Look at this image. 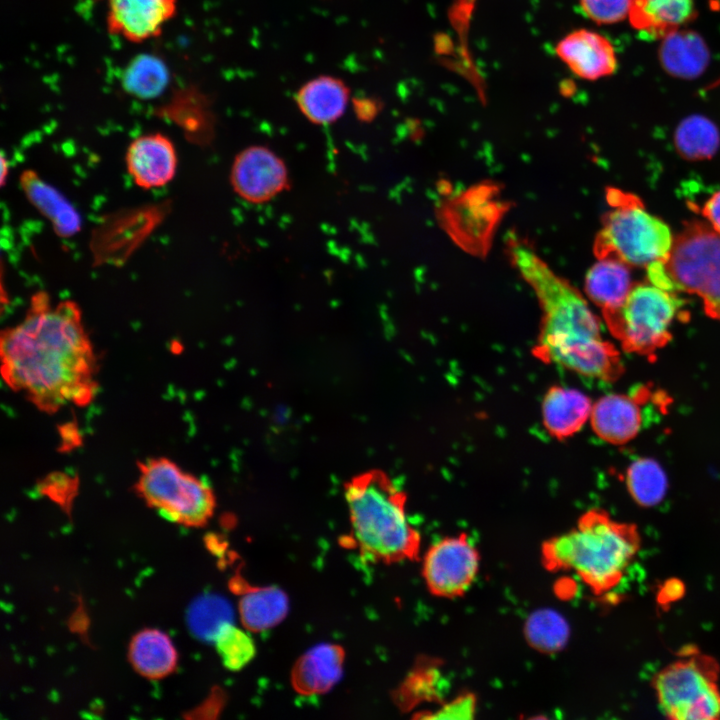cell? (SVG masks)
I'll use <instances>...</instances> for the list:
<instances>
[{
    "mask_svg": "<svg viewBox=\"0 0 720 720\" xmlns=\"http://www.w3.org/2000/svg\"><path fill=\"white\" fill-rule=\"evenodd\" d=\"M344 659L343 648L336 644L322 643L310 648L292 669L294 690L302 695L326 693L340 680Z\"/></svg>",
    "mask_w": 720,
    "mask_h": 720,
    "instance_id": "2e32d148",
    "label": "cell"
},
{
    "mask_svg": "<svg viewBox=\"0 0 720 720\" xmlns=\"http://www.w3.org/2000/svg\"><path fill=\"white\" fill-rule=\"evenodd\" d=\"M129 660L134 669L148 679H160L174 671L176 650L164 632L145 629L132 638Z\"/></svg>",
    "mask_w": 720,
    "mask_h": 720,
    "instance_id": "cb8c5ba5",
    "label": "cell"
},
{
    "mask_svg": "<svg viewBox=\"0 0 720 720\" xmlns=\"http://www.w3.org/2000/svg\"><path fill=\"white\" fill-rule=\"evenodd\" d=\"M122 87L129 95L139 99H153L166 89L169 71L157 56L142 54L134 57L122 74Z\"/></svg>",
    "mask_w": 720,
    "mask_h": 720,
    "instance_id": "484cf974",
    "label": "cell"
},
{
    "mask_svg": "<svg viewBox=\"0 0 720 720\" xmlns=\"http://www.w3.org/2000/svg\"><path fill=\"white\" fill-rule=\"evenodd\" d=\"M648 281L664 290L697 295L705 313L720 321V233L691 220L673 237L669 254L647 268Z\"/></svg>",
    "mask_w": 720,
    "mask_h": 720,
    "instance_id": "5b68a950",
    "label": "cell"
},
{
    "mask_svg": "<svg viewBox=\"0 0 720 720\" xmlns=\"http://www.w3.org/2000/svg\"><path fill=\"white\" fill-rule=\"evenodd\" d=\"M584 15L599 25H611L628 19L631 0H579Z\"/></svg>",
    "mask_w": 720,
    "mask_h": 720,
    "instance_id": "d6a6232c",
    "label": "cell"
},
{
    "mask_svg": "<svg viewBox=\"0 0 720 720\" xmlns=\"http://www.w3.org/2000/svg\"><path fill=\"white\" fill-rule=\"evenodd\" d=\"M232 587L239 594V614L245 629L261 632L279 624L287 615L286 593L276 586H252L235 577Z\"/></svg>",
    "mask_w": 720,
    "mask_h": 720,
    "instance_id": "ac0fdd59",
    "label": "cell"
},
{
    "mask_svg": "<svg viewBox=\"0 0 720 720\" xmlns=\"http://www.w3.org/2000/svg\"><path fill=\"white\" fill-rule=\"evenodd\" d=\"M625 482L635 502L644 507L661 503L668 489L666 473L651 458H639L631 463L626 471Z\"/></svg>",
    "mask_w": 720,
    "mask_h": 720,
    "instance_id": "4316f807",
    "label": "cell"
},
{
    "mask_svg": "<svg viewBox=\"0 0 720 720\" xmlns=\"http://www.w3.org/2000/svg\"><path fill=\"white\" fill-rule=\"evenodd\" d=\"M591 411V401L582 392L553 386L543 398V425L553 437L562 440L578 432L590 418Z\"/></svg>",
    "mask_w": 720,
    "mask_h": 720,
    "instance_id": "ffe728a7",
    "label": "cell"
},
{
    "mask_svg": "<svg viewBox=\"0 0 720 720\" xmlns=\"http://www.w3.org/2000/svg\"><path fill=\"white\" fill-rule=\"evenodd\" d=\"M476 711V699L472 694L464 693L446 703H442L428 718L470 719Z\"/></svg>",
    "mask_w": 720,
    "mask_h": 720,
    "instance_id": "836d02e7",
    "label": "cell"
},
{
    "mask_svg": "<svg viewBox=\"0 0 720 720\" xmlns=\"http://www.w3.org/2000/svg\"><path fill=\"white\" fill-rule=\"evenodd\" d=\"M695 16L694 0H631L628 19L641 35L662 39Z\"/></svg>",
    "mask_w": 720,
    "mask_h": 720,
    "instance_id": "d6986e66",
    "label": "cell"
},
{
    "mask_svg": "<svg viewBox=\"0 0 720 720\" xmlns=\"http://www.w3.org/2000/svg\"><path fill=\"white\" fill-rule=\"evenodd\" d=\"M20 185L27 199L49 220L57 235L71 237L80 230L81 219L73 205L36 172L25 170Z\"/></svg>",
    "mask_w": 720,
    "mask_h": 720,
    "instance_id": "7402d4cb",
    "label": "cell"
},
{
    "mask_svg": "<svg viewBox=\"0 0 720 720\" xmlns=\"http://www.w3.org/2000/svg\"><path fill=\"white\" fill-rule=\"evenodd\" d=\"M352 536L363 556L395 563L413 560L420 534L406 514V496L382 471L372 470L345 484Z\"/></svg>",
    "mask_w": 720,
    "mask_h": 720,
    "instance_id": "277c9868",
    "label": "cell"
},
{
    "mask_svg": "<svg viewBox=\"0 0 720 720\" xmlns=\"http://www.w3.org/2000/svg\"><path fill=\"white\" fill-rule=\"evenodd\" d=\"M233 612L229 603L217 595H204L195 600L187 611L191 632L202 640H213L220 629L231 623Z\"/></svg>",
    "mask_w": 720,
    "mask_h": 720,
    "instance_id": "f546056e",
    "label": "cell"
},
{
    "mask_svg": "<svg viewBox=\"0 0 720 720\" xmlns=\"http://www.w3.org/2000/svg\"><path fill=\"white\" fill-rule=\"evenodd\" d=\"M163 113L184 125L187 130L198 131L202 127L210 130L212 120L208 97L194 86L177 89L163 108Z\"/></svg>",
    "mask_w": 720,
    "mask_h": 720,
    "instance_id": "83f0119b",
    "label": "cell"
},
{
    "mask_svg": "<svg viewBox=\"0 0 720 720\" xmlns=\"http://www.w3.org/2000/svg\"><path fill=\"white\" fill-rule=\"evenodd\" d=\"M659 60L663 69L681 79L698 77L709 63V50L703 38L694 31L677 29L662 39Z\"/></svg>",
    "mask_w": 720,
    "mask_h": 720,
    "instance_id": "44dd1931",
    "label": "cell"
},
{
    "mask_svg": "<svg viewBox=\"0 0 720 720\" xmlns=\"http://www.w3.org/2000/svg\"><path fill=\"white\" fill-rule=\"evenodd\" d=\"M136 491L162 518L187 527H200L213 515L212 488L166 457L138 464Z\"/></svg>",
    "mask_w": 720,
    "mask_h": 720,
    "instance_id": "ba28073f",
    "label": "cell"
},
{
    "mask_svg": "<svg viewBox=\"0 0 720 720\" xmlns=\"http://www.w3.org/2000/svg\"><path fill=\"white\" fill-rule=\"evenodd\" d=\"M677 293L650 283H634L618 308L602 313L623 349L651 356L672 337V326L685 315Z\"/></svg>",
    "mask_w": 720,
    "mask_h": 720,
    "instance_id": "52a82bcc",
    "label": "cell"
},
{
    "mask_svg": "<svg viewBox=\"0 0 720 720\" xmlns=\"http://www.w3.org/2000/svg\"><path fill=\"white\" fill-rule=\"evenodd\" d=\"M480 567V555L465 534L448 536L431 545L423 559L422 573L429 591L455 598L467 592Z\"/></svg>",
    "mask_w": 720,
    "mask_h": 720,
    "instance_id": "30bf717a",
    "label": "cell"
},
{
    "mask_svg": "<svg viewBox=\"0 0 720 720\" xmlns=\"http://www.w3.org/2000/svg\"><path fill=\"white\" fill-rule=\"evenodd\" d=\"M683 592V585L678 580H669L664 583L659 591V601L663 604L673 602L679 599Z\"/></svg>",
    "mask_w": 720,
    "mask_h": 720,
    "instance_id": "8d00e7d4",
    "label": "cell"
},
{
    "mask_svg": "<svg viewBox=\"0 0 720 720\" xmlns=\"http://www.w3.org/2000/svg\"><path fill=\"white\" fill-rule=\"evenodd\" d=\"M557 56L577 77L594 81L611 76L618 58L611 41L589 29H578L563 37L555 48Z\"/></svg>",
    "mask_w": 720,
    "mask_h": 720,
    "instance_id": "5bb4252c",
    "label": "cell"
},
{
    "mask_svg": "<svg viewBox=\"0 0 720 720\" xmlns=\"http://www.w3.org/2000/svg\"><path fill=\"white\" fill-rule=\"evenodd\" d=\"M639 547L635 526L590 510L574 528L546 541L542 557L546 568L574 573L592 592L602 595L620 583Z\"/></svg>",
    "mask_w": 720,
    "mask_h": 720,
    "instance_id": "3957f363",
    "label": "cell"
},
{
    "mask_svg": "<svg viewBox=\"0 0 720 720\" xmlns=\"http://www.w3.org/2000/svg\"><path fill=\"white\" fill-rule=\"evenodd\" d=\"M214 642L223 665L230 671L243 669L256 655V645L249 631L232 623L220 629Z\"/></svg>",
    "mask_w": 720,
    "mask_h": 720,
    "instance_id": "4dcf8cb0",
    "label": "cell"
},
{
    "mask_svg": "<svg viewBox=\"0 0 720 720\" xmlns=\"http://www.w3.org/2000/svg\"><path fill=\"white\" fill-rule=\"evenodd\" d=\"M525 635L529 644L538 651L552 653L563 648L569 638L566 619L552 609L534 611L526 620Z\"/></svg>",
    "mask_w": 720,
    "mask_h": 720,
    "instance_id": "f1b7e54d",
    "label": "cell"
},
{
    "mask_svg": "<svg viewBox=\"0 0 720 720\" xmlns=\"http://www.w3.org/2000/svg\"><path fill=\"white\" fill-rule=\"evenodd\" d=\"M353 106L357 117L362 121L373 120L380 111V104L376 99L368 97L355 98Z\"/></svg>",
    "mask_w": 720,
    "mask_h": 720,
    "instance_id": "d590c367",
    "label": "cell"
},
{
    "mask_svg": "<svg viewBox=\"0 0 720 720\" xmlns=\"http://www.w3.org/2000/svg\"><path fill=\"white\" fill-rule=\"evenodd\" d=\"M653 687L670 719H720L718 666L708 656L688 651L656 674Z\"/></svg>",
    "mask_w": 720,
    "mask_h": 720,
    "instance_id": "9c48e42d",
    "label": "cell"
},
{
    "mask_svg": "<svg viewBox=\"0 0 720 720\" xmlns=\"http://www.w3.org/2000/svg\"><path fill=\"white\" fill-rule=\"evenodd\" d=\"M606 198L611 210L603 216L594 241L596 257L644 268L664 260L674 237L669 227L651 215L632 193L608 188Z\"/></svg>",
    "mask_w": 720,
    "mask_h": 720,
    "instance_id": "8992f818",
    "label": "cell"
},
{
    "mask_svg": "<svg viewBox=\"0 0 720 720\" xmlns=\"http://www.w3.org/2000/svg\"><path fill=\"white\" fill-rule=\"evenodd\" d=\"M696 208V207H694ZM697 210L707 222L720 233V191L714 193Z\"/></svg>",
    "mask_w": 720,
    "mask_h": 720,
    "instance_id": "e575fe53",
    "label": "cell"
},
{
    "mask_svg": "<svg viewBox=\"0 0 720 720\" xmlns=\"http://www.w3.org/2000/svg\"><path fill=\"white\" fill-rule=\"evenodd\" d=\"M674 144L679 155L686 160H709L719 149L720 133L711 120L695 114L679 123Z\"/></svg>",
    "mask_w": 720,
    "mask_h": 720,
    "instance_id": "d4e9b609",
    "label": "cell"
},
{
    "mask_svg": "<svg viewBox=\"0 0 720 720\" xmlns=\"http://www.w3.org/2000/svg\"><path fill=\"white\" fill-rule=\"evenodd\" d=\"M649 391L640 388L629 395L607 394L593 406L590 415L593 431L611 444H624L632 440L644 423V403Z\"/></svg>",
    "mask_w": 720,
    "mask_h": 720,
    "instance_id": "9a60e30c",
    "label": "cell"
},
{
    "mask_svg": "<svg viewBox=\"0 0 720 720\" xmlns=\"http://www.w3.org/2000/svg\"><path fill=\"white\" fill-rule=\"evenodd\" d=\"M0 356L7 386L43 412L83 407L95 397L97 359L72 300L33 294L24 318L2 331Z\"/></svg>",
    "mask_w": 720,
    "mask_h": 720,
    "instance_id": "6da1fadb",
    "label": "cell"
},
{
    "mask_svg": "<svg viewBox=\"0 0 720 720\" xmlns=\"http://www.w3.org/2000/svg\"><path fill=\"white\" fill-rule=\"evenodd\" d=\"M1 163H2V174H1L2 176H1V178H2V185H4V179H5V177H6V176H5V172L9 169V167L7 168V163H6V161H5L4 158L1 159Z\"/></svg>",
    "mask_w": 720,
    "mask_h": 720,
    "instance_id": "74e56055",
    "label": "cell"
},
{
    "mask_svg": "<svg viewBox=\"0 0 720 720\" xmlns=\"http://www.w3.org/2000/svg\"><path fill=\"white\" fill-rule=\"evenodd\" d=\"M125 163L129 176L142 189H156L174 178L178 158L169 137L153 132L133 139L126 151Z\"/></svg>",
    "mask_w": 720,
    "mask_h": 720,
    "instance_id": "4fadbf2b",
    "label": "cell"
},
{
    "mask_svg": "<svg viewBox=\"0 0 720 720\" xmlns=\"http://www.w3.org/2000/svg\"><path fill=\"white\" fill-rule=\"evenodd\" d=\"M106 4L108 32L132 43L159 36L177 12V0H106Z\"/></svg>",
    "mask_w": 720,
    "mask_h": 720,
    "instance_id": "7c38bea8",
    "label": "cell"
},
{
    "mask_svg": "<svg viewBox=\"0 0 720 720\" xmlns=\"http://www.w3.org/2000/svg\"><path fill=\"white\" fill-rule=\"evenodd\" d=\"M230 184L243 201L263 204L288 189L289 171L285 161L271 148L251 145L235 156Z\"/></svg>",
    "mask_w": 720,
    "mask_h": 720,
    "instance_id": "8fae6325",
    "label": "cell"
},
{
    "mask_svg": "<svg viewBox=\"0 0 720 720\" xmlns=\"http://www.w3.org/2000/svg\"><path fill=\"white\" fill-rule=\"evenodd\" d=\"M445 679L434 664H425L412 672L401 689L402 699L409 704L440 699Z\"/></svg>",
    "mask_w": 720,
    "mask_h": 720,
    "instance_id": "1f68e13d",
    "label": "cell"
},
{
    "mask_svg": "<svg viewBox=\"0 0 720 720\" xmlns=\"http://www.w3.org/2000/svg\"><path fill=\"white\" fill-rule=\"evenodd\" d=\"M633 282L628 265L615 259H598L585 277V292L602 313L622 305Z\"/></svg>",
    "mask_w": 720,
    "mask_h": 720,
    "instance_id": "603a6c76",
    "label": "cell"
},
{
    "mask_svg": "<svg viewBox=\"0 0 720 720\" xmlns=\"http://www.w3.org/2000/svg\"><path fill=\"white\" fill-rule=\"evenodd\" d=\"M351 91L340 78L321 75L305 82L295 93L301 114L312 124L330 125L345 113Z\"/></svg>",
    "mask_w": 720,
    "mask_h": 720,
    "instance_id": "e0dca14e",
    "label": "cell"
},
{
    "mask_svg": "<svg viewBox=\"0 0 720 720\" xmlns=\"http://www.w3.org/2000/svg\"><path fill=\"white\" fill-rule=\"evenodd\" d=\"M512 264L535 292L542 321L533 353L582 376L611 382L623 372L620 355L604 340L599 319L582 294L556 274L525 242L511 238Z\"/></svg>",
    "mask_w": 720,
    "mask_h": 720,
    "instance_id": "7a4b0ae2",
    "label": "cell"
}]
</instances>
